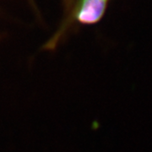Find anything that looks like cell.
Listing matches in <instances>:
<instances>
[{"label":"cell","instance_id":"cell-1","mask_svg":"<svg viewBox=\"0 0 152 152\" xmlns=\"http://www.w3.org/2000/svg\"><path fill=\"white\" fill-rule=\"evenodd\" d=\"M107 0H82L77 19L83 24H95L103 16Z\"/></svg>","mask_w":152,"mask_h":152}]
</instances>
